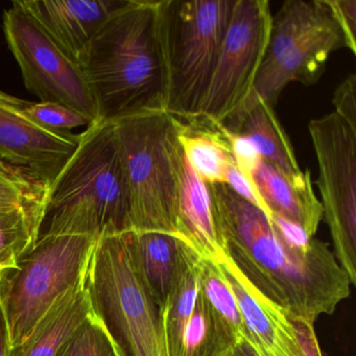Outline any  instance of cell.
<instances>
[{
    "instance_id": "cell-1",
    "label": "cell",
    "mask_w": 356,
    "mask_h": 356,
    "mask_svg": "<svg viewBox=\"0 0 356 356\" xmlns=\"http://www.w3.org/2000/svg\"><path fill=\"white\" fill-rule=\"evenodd\" d=\"M209 187L227 257L291 320L314 324L349 297L351 282L326 243L314 238L307 250L295 249L259 208L226 184Z\"/></svg>"
},
{
    "instance_id": "cell-2",
    "label": "cell",
    "mask_w": 356,
    "mask_h": 356,
    "mask_svg": "<svg viewBox=\"0 0 356 356\" xmlns=\"http://www.w3.org/2000/svg\"><path fill=\"white\" fill-rule=\"evenodd\" d=\"M163 0H127L87 45L79 64L99 122L165 112L168 76Z\"/></svg>"
},
{
    "instance_id": "cell-3",
    "label": "cell",
    "mask_w": 356,
    "mask_h": 356,
    "mask_svg": "<svg viewBox=\"0 0 356 356\" xmlns=\"http://www.w3.org/2000/svg\"><path fill=\"white\" fill-rule=\"evenodd\" d=\"M80 135L76 151L47 188L38 238L84 235L99 239L132 231L113 124L95 122Z\"/></svg>"
},
{
    "instance_id": "cell-4",
    "label": "cell",
    "mask_w": 356,
    "mask_h": 356,
    "mask_svg": "<svg viewBox=\"0 0 356 356\" xmlns=\"http://www.w3.org/2000/svg\"><path fill=\"white\" fill-rule=\"evenodd\" d=\"M85 289L93 316L120 356H168L161 312L143 278L134 231L97 239Z\"/></svg>"
},
{
    "instance_id": "cell-5",
    "label": "cell",
    "mask_w": 356,
    "mask_h": 356,
    "mask_svg": "<svg viewBox=\"0 0 356 356\" xmlns=\"http://www.w3.org/2000/svg\"><path fill=\"white\" fill-rule=\"evenodd\" d=\"M112 124L128 185L132 231L179 237L184 153L179 141L178 120L158 112Z\"/></svg>"
},
{
    "instance_id": "cell-6",
    "label": "cell",
    "mask_w": 356,
    "mask_h": 356,
    "mask_svg": "<svg viewBox=\"0 0 356 356\" xmlns=\"http://www.w3.org/2000/svg\"><path fill=\"white\" fill-rule=\"evenodd\" d=\"M234 5L235 0H163L166 113L181 120L199 118Z\"/></svg>"
},
{
    "instance_id": "cell-7",
    "label": "cell",
    "mask_w": 356,
    "mask_h": 356,
    "mask_svg": "<svg viewBox=\"0 0 356 356\" xmlns=\"http://www.w3.org/2000/svg\"><path fill=\"white\" fill-rule=\"evenodd\" d=\"M97 241L84 235L40 237L15 268L0 272V300L12 348L31 334L62 296L85 280Z\"/></svg>"
},
{
    "instance_id": "cell-8",
    "label": "cell",
    "mask_w": 356,
    "mask_h": 356,
    "mask_svg": "<svg viewBox=\"0 0 356 356\" xmlns=\"http://www.w3.org/2000/svg\"><path fill=\"white\" fill-rule=\"evenodd\" d=\"M308 131L318 161L323 218L339 266L356 285V128L332 112L312 120Z\"/></svg>"
},
{
    "instance_id": "cell-9",
    "label": "cell",
    "mask_w": 356,
    "mask_h": 356,
    "mask_svg": "<svg viewBox=\"0 0 356 356\" xmlns=\"http://www.w3.org/2000/svg\"><path fill=\"white\" fill-rule=\"evenodd\" d=\"M3 32L10 51L22 70L26 89L41 102L72 108L91 124L99 112L80 64L68 56L40 24L12 3L3 13Z\"/></svg>"
},
{
    "instance_id": "cell-10",
    "label": "cell",
    "mask_w": 356,
    "mask_h": 356,
    "mask_svg": "<svg viewBox=\"0 0 356 356\" xmlns=\"http://www.w3.org/2000/svg\"><path fill=\"white\" fill-rule=\"evenodd\" d=\"M272 16L266 0H235L199 118L225 124L249 99L268 49Z\"/></svg>"
},
{
    "instance_id": "cell-11",
    "label": "cell",
    "mask_w": 356,
    "mask_h": 356,
    "mask_svg": "<svg viewBox=\"0 0 356 356\" xmlns=\"http://www.w3.org/2000/svg\"><path fill=\"white\" fill-rule=\"evenodd\" d=\"M24 102L0 90V160L47 189L76 151L81 135L38 126L22 114Z\"/></svg>"
},
{
    "instance_id": "cell-12",
    "label": "cell",
    "mask_w": 356,
    "mask_h": 356,
    "mask_svg": "<svg viewBox=\"0 0 356 356\" xmlns=\"http://www.w3.org/2000/svg\"><path fill=\"white\" fill-rule=\"evenodd\" d=\"M341 49H346L345 37L334 18L289 47L272 63L261 66L253 91L243 106L260 99L274 107L283 89L291 83L314 84L322 76L331 54Z\"/></svg>"
},
{
    "instance_id": "cell-13",
    "label": "cell",
    "mask_w": 356,
    "mask_h": 356,
    "mask_svg": "<svg viewBox=\"0 0 356 356\" xmlns=\"http://www.w3.org/2000/svg\"><path fill=\"white\" fill-rule=\"evenodd\" d=\"M126 3L127 0H18L13 3L32 16L79 63L99 28Z\"/></svg>"
},
{
    "instance_id": "cell-14",
    "label": "cell",
    "mask_w": 356,
    "mask_h": 356,
    "mask_svg": "<svg viewBox=\"0 0 356 356\" xmlns=\"http://www.w3.org/2000/svg\"><path fill=\"white\" fill-rule=\"evenodd\" d=\"M216 264L234 293L245 339L261 356H300L299 339L291 318L264 298L228 257Z\"/></svg>"
},
{
    "instance_id": "cell-15",
    "label": "cell",
    "mask_w": 356,
    "mask_h": 356,
    "mask_svg": "<svg viewBox=\"0 0 356 356\" xmlns=\"http://www.w3.org/2000/svg\"><path fill=\"white\" fill-rule=\"evenodd\" d=\"M179 237L200 257L220 261L227 257L209 184L200 178L184 155L178 213Z\"/></svg>"
},
{
    "instance_id": "cell-16",
    "label": "cell",
    "mask_w": 356,
    "mask_h": 356,
    "mask_svg": "<svg viewBox=\"0 0 356 356\" xmlns=\"http://www.w3.org/2000/svg\"><path fill=\"white\" fill-rule=\"evenodd\" d=\"M251 181L272 214L301 226L314 238L323 218V206L314 195L310 170L298 179H289L268 162L261 160Z\"/></svg>"
},
{
    "instance_id": "cell-17",
    "label": "cell",
    "mask_w": 356,
    "mask_h": 356,
    "mask_svg": "<svg viewBox=\"0 0 356 356\" xmlns=\"http://www.w3.org/2000/svg\"><path fill=\"white\" fill-rule=\"evenodd\" d=\"M224 124L232 132L249 139L261 159L272 164L287 178L303 176L289 137L270 104L260 99H254Z\"/></svg>"
},
{
    "instance_id": "cell-18",
    "label": "cell",
    "mask_w": 356,
    "mask_h": 356,
    "mask_svg": "<svg viewBox=\"0 0 356 356\" xmlns=\"http://www.w3.org/2000/svg\"><path fill=\"white\" fill-rule=\"evenodd\" d=\"M92 314L85 280L62 296L9 356H57Z\"/></svg>"
},
{
    "instance_id": "cell-19",
    "label": "cell",
    "mask_w": 356,
    "mask_h": 356,
    "mask_svg": "<svg viewBox=\"0 0 356 356\" xmlns=\"http://www.w3.org/2000/svg\"><path fill=\"white\" fill-rule=\"evenodd\" d=\"M178 132L183 153L200 178L209 184H226L227 170L234 160L225 124L202 118L178 120Z\"/></svg>"
},
{
    "instance_id": "cell-20",
    "label": "cell",
    "mask_w": 356,
    "mask_h": 356,
    "mask_svg": "<svg viewBox=\"0 0 356 356\" xmlns=\"http://www.w3.org/2000/svg\"><path fill=\"white\" fill-rule=\"evenodd\" d=\"M134 233L143 278L161 312L182 270L189 245L180 237L168 233Z\"/></svg>"
},
{
    "instance_id": "cell-21",
    "label": "cell",
    "mask_w": 356,
    "mask_h": 356,
    "mask_svg": "<svg viewBox=\"0 0 356 356\" xmlns=\"http://www.w3.org/2000/svg\"><path fill=\"white\" fill-rule=\"evenodd\" d=\"M334 19L328 0H287L272 16L270 40L262 65Z\"/></svg>"
},
{
    "instance_id": "cell-22",
    "label": "cell",
    "mask_w": 356,
    "mask_h": 356,
    "mask_svg": "<svg viewBox=\"0 0 356 356\" xmlns=\"http://www.w3.org/2000/svg\"><path fill=\"white\" fill-rule=\"evenodd\" d=\"M200 255L188 245L184 264L161 310L162 328L168 356H181L183 337L199 291Z\"/></svg>"
},
{
    "instance_id": "cell-23",
    "label": "cell",
    "mask_w": 356,
    "mask_h": 356,
    "mask_svg": "<svg viewBox=\"0 0 356 356\" xmlns=\"http://www.w3.org/2000/svg\"><path fill=\"white\" fill-rule=\"evenodd\" d=\"M238 341L214 316L199 287L181 356H226Z\"/></svg>"
},
{
    "instance_id": "cell-24",
    "label": "cell",
    "mask_w": 356,
    "mask_h": 356,
    "mask_svg": "<svg viewBox=\"0 0 356 356\" xmlns=\"http://www.w3.org/2000/svg\"><path fill=\"white\" fill-rule=\"evenodd\" d=\"M42 209L0 208V272L15 268L17 260L38 239Z\"/></svg>"
},
{
    "instance_id": "cell-25",
    "label": "cell",
    "mask_w": 356,
    "mask_h": 356,
    "mask_svg": "<svg viewBox=\"0 0 356 356\" xmlns=\"http://www.w3.org/2000/svg\"><path fill=\"white\" fill-rule=\"evenodd\" d=\"M199 285L214 316L235 339H245V327L234 293L213 260L200 258Z\"/></svg>"
},
{
    "instance_id": "cell-26",
    "label": "cell",
    "mask_w": 356,
    "mask_h": 356,
    "mask_svg": "<svg viewBox=\"0 0 356 356\" xmlns=\"http://www.w3.org/2000/svg\"><path fill=\"white\" fill-rule=\"evenodd\" d=\"M22 112L35 124L54 132L70 133L74 129L91 124L80 112L53 102L31 103L24 101Z\"/></svg>"
},
{
    "instance_id": "cell-27",
    "label": "cell",
    "mask_w": 356,
    "mask_h": 356,
    "mask_svg": "<svg viewBox=\"0 0 356 356\" xmlns=\"http://www.w3.org/2000/svg\"><path fill=\"white\" fill-rule=\"evenodd\" d=\"M47 187L37 181H22L0 176V208L42 209Z\"/></svg>"
},
{
    "instance_id": "cell-28",
    "label": "cell",
    "mask_w": 356,
    "mask_h": 356,
    "mask_svg": "<svg viewBox=\"0 0 356 356\" xmlns=\"http://www.w3.org/2000/svg\"><path fill=\"white\" fill-rule=\"evenodd\" d=\"M82 356H120L105 329L93 314L83 326Z\"/></svg>"
},
{
    "instance_id": "cell-29",
    "label": "cell",
    "mask_w": 356,
    "mask_h": 356,
    "mask_svg": "<svg viewBox=\"0 0 356 356\" xmlns=\"http://www.w3.org/2000/svg\"><path fill=\"white\" fill-rule=\"evenodd\" d=\"M225 132L230 145L231 154H232L235 165L251 180L252 175L262 160L255 145L249 139L229 130L226 126H225Z\"/></svg>"
},
{
    "instance_id": "cell-30",
    "label": "cell",
    "mask_w": 356,
    "mask_h": 356,
    "mask_svg": "<svg viewBox=\"0 0 356 356\" xmlns=\"http://www.w3.org/2000/svg\"><path fill=\"white\" fill-rule=\"evenodd\" d=\"M345 37L346 49L356 55V0H328Z\"/></svg>"
},
{
    "instance_id": "cell-31",
    "label": "cell",
    "mask_w": 356,
    "mask_h": 356,
    "mask_svg": "<svg viewBox=\"0 0 356 356\" xmlns=\"http://www.w3.org/2000/svg\"><path fill=\"white\" fill-rule=\"evenodd\" d=\"M333 106L337 115L346 120L350 126L356 128V76H348L334 91Z\"/></svg>"
},
{
    "instance_id": "cell-32",
    "label": "cell",
    "mask_w": 356,
    "mask_h": 356,
    "mask_svg": "<svg viewBox=\"0 0 356 356\" xmlns=\"http://www.w3.org/2000/svg\"><path fill=\"white\" fill-rule=\"evenodd\" d=\"M226 185L241 199L253 204L270 218V213L262 202L261 197L258 195L253 183L237 168L235 163L231 164L227 170Z\"/></svg>"
},
{
    "instance_id": "cell-33",
    "label": "cell",
    "mask_w": 356,
    "mask_h": 356,
    "mask_svg": "<svg viewBox=\"0 0 356 356\" xmlns=\"http://www.w3.org/2000/svg\"><path fill=\"white\" fill-rule=\"evenodd\" d=\"M291 322L299 339L300 349H301L300 356H323L314 324L300 320H291Z\"/></svg>"
},
{
    "instance_id": "cell-34",
    "label": "cell",
    "mask_w": 356,
    "mask_h": 356,
    "mask_svg": "<svg viewBox=\"0 0 356 356\" xmlns=\"http://www.w3.org/2000/svg\"><path fill=\"white\" fill-rule=\"evenodd\" d=\"M11 349L9 325L0 300V356H9Z\"/></svg>"
},
{
    "instance_id": "cell-35",
    "label": "cell",
    "mask_w": 356,
    "mask_h": 356,
    "mask_svg": "<svg viewBox=\"0 0 356 356\" xmlns=\"http://www.w3.org/2000/svg\"><path fill=\"white\" fill-rule=\"evenodd\" d=\"M84 326V325H83ZM83 326L60 350L57 356H82Z\"/></svg>"
},
{
    "instance_id": "cell-36",
    "label": "cell",
    "mask_w": 356,
    "mask_h": 356,
    "mask_svg": "<svg viewBox=\"0 0 356 356\" xmlns=\"http://www.w3.org/2000/svg\"><path fill=\"white\" fill-rule=\"evenodd\" d=\"M226 356H261L259 352L247 341L241 339Z\"/></svg>"
},
{
    "instance_id": "cell-37",
    "label": "cell",
    "mask_w": 356,
    "mask_h": 356,
    "mask_svg": "<svg viewBox=\"0 0 356 356\" xmlns=\"http://www.w3.org/2000/svg\"><path fill=\"white\" fill-rule=\"evenodd\" d=\"M0 176L8 177V178L16 179V180H26V176L24 172L18 170L17 168L9 165L6 162L0 160Z\"/></svg>"
}]
</instances>
